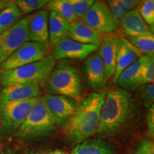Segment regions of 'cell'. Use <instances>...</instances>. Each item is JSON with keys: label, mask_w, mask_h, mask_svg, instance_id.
Listing matches in <instances>:
<instances>
[{"label": "cell", "mask_w": 154, "mask_h": 154, "mask_svg": "<svg viewBox=\"0 0 154 154\" xmlns=\"http://www.w3.org/2000/svg\"><path fill=\"white\" fill-rule=\"evenodd\" d=\"M49 14V40L50 44L54 45L68 36L71 23L54 11Z\"/></svg>", "instance_id": "21"}, {"label": "cell", "mask_w": 154, "mask_h": 154, "mask_svg": "<svg viewBox=\"0 0 154 154\" xmlns=\"http://www.w3.org/2000/svg\"><path fill=\"white\" fill-rule=\"evenodd\" d=\"M41 99L40 96L26 101L0 103V126L5 134L19 128L32 110Z\"/></svg>", "instance_id": "6"}, {"label": "cell", "mask_w": 154, "mask_h": 154, "mask_svg": "<svg viewBox=\"0 0 154 154\" xmlns=\"http://www.w3.org/2000/svg\"><path fill=\"white\" fill-rule=\"evenodd\" d=\"M74 14L78 18H82L88 9L93 5L94 0H69Z\"/></svg>", "instance_id": "29"}, {"label": "cell", "mask_w": 154, "mask_h": 154, "mask_svg": "<svg viewBox=\"0 0 154 154\" xmlns=\"http://www.w3.org/2000/svg\"><path fill=\"white\" fill-rule=\"evenodd\" d=\"M45 84L49 94L75 100L82 99L85 89L81 74L69 59H61L56 63Z\"/></svg>", "instance_id": "3"}, {"label": "cell", "mask_w": 154, "mask_h": 154, "mask_svg": "<svg viewBox=\"0 0 154 154\" xmlns=\"http://www.w3.org/2000/svg\"><path fill=\"white\" fill-rule=\"evenodd\" d=\"M68 37L84 44H91L99 47L103 41L101 34L88 26L83 21L77 20L70 24Z\"/></svg>", "instance_id": "17"}, {"label": "cell", "mask_w": 154, "mask_h": 154, "mask_svg": "<svg viewBox=\"0 0 154 154\" xmlns=\"http://www.w3.org/2000/svg\"><path fill=\"white\" fill-rule=\"evenodd\" d=\"M57 125L41 97L32 107L24 122L19 127L16 137L22 140L46 137L54 131Z\"/></svg>", "instance_id": "5"}, {"label": "cell", "mask_w": 154, "mask_h": 154, "mask_svg": "<svg viewBox=\"0 0 154 154\" xmlns=\"http://www.w3.org/2000/svg\"><path fill=\"white\" fill-rule=\"evenodd\" d=\"M143 56V54L137 48L135 47L128 39L125 38H120L117 53L116 71L112 78L113 82H116L119 76L123 71L131 66L132 63L136 62Z\"/></svg>", "instance_id": "14"}, {"label": "cell", "mask_w": 154, "mask_h": 154, "mask_svg": "<svg viewBox=\"0 0 154 154\" xmlns=\"http://www.w3.org/2000/svg\"><path fill=\"white\" fill-rule=\"evenodd\" d=\"M9 2L8 1H0V11L5 9L7 5H9Z\"/></svg>", "instance_id": "33"}, {"label": "cell", "mask_w": 154, "mask_h": 154, "mask_svg": "<svg viewBox=\"0 0 154 154\" xmlns=\"http://www.w3.org/2000/svg\"><path fill=\"white\" fill-rule=\"evenodd\" d=\"M106 93L93 92L77 102L74 115L63 126V133L69 143L79 145L97 132L100 111Z\"/></svg>", "instance_id": "1"}, {"label": "cell", "mask_w": 154, "mask_h": 154, "mask_svg": "<svg viewBox=\"0 0 154 154\" xmlns=\"http://www.w3.org/2000/svg\"><path fill=\"white\" fill-rule=\"evenodd\" d=\"M47 9L50 11L57 13V14L66 19L70 23L78 19L72 10L69 0L49 1L47 5Z\"/></svg>", "instance_id": "23"}, {"label": "cell", "mask_w": 154, "mask_h": 154, "mask_svg": "<svg viewBox=\"0 0 154 154\" xmlns=\"http://www.w3.org/2000/svg\"><path fill=\"white\" fill-rule=\"evenodd\" d=\"M41 93L39 86L15 84L4 87L0 91V103L26 101L38 97Z\"/></svg>", "instance_id": "16"}, {"label": "cell", "mask_w": 154, "mask_h": 154, "mask_svg": "<svg viewBox=\"0 0 154 154\" xmlns=\"http://www.w3.org/2000/svg\"><path fill=\"white\" fill-rule=\"evenodd\" d=\"M72 154H116L112 145L101 138H88L76 146Z\"/></svg>", "instance_id": "20"}, {"label": "cell", "mask_w": 154, "mask_h": 154, "mask_svg": "<svg viewBox=\"0 0 154 154\" xmlns=\"http://www.w3.org/2000/svg\"><path fill=\"white\" fill-rule=\"evenodd\" d=\"M128 41L142 54H154V35L152 33L128 38Z\"/></svg>", "instance_id": "25"}, {"label": "cell", "mask_w": 154, "mask_h": 154, "mask_svg": "<svg viewBox=\"0 0 154 154\" xmlns=\"http://www.w3.org/2000/svg\"><path fill=\"white\" fill-rule=\"evenodd\" d=\"M49 14L47 9H42L30 16L28 24L29 42L48 43Z\"/></svg>", "instance_id": "15"}, {"label": "cell", "mask_w": 154, "mask_h": 154, "mask_svg": "<svg viewBox=\"0 0 154 154\" xmlns=\"http://www.w3.org/2000/svg\"><path fill=\"white\" fill-rule=\"evenodd\" d=\"M42 101L51 113L57 125L63 126L74 115L77 106L75 99L68 96L46 94Z\"/></svg>", "instance_id": "11"}, {"label": "cell", "mask_w": 154, "mask_h": 154, "mask_svg": "<svg viewBox=\"0 0 154 154\" xmlns=\"http://www.w3.org/2000/svg\"><path fill=\"white\" fill-rule=\"evenodd\" d=\"M138 3V1L133 0H111L107 2V5L116 22H119L125 14L134 9Z\"/></svg>", "instance_id": "24"}, {"label": "cell", "mask_w": 154, "mask_h": 154, "mask_svg": "<svg viewBox=\"0 0 154 154\" xmlns=\"http://www.w3.org/2000/svg\"><path fill=\"white\" fill-rule=\"evenodd\" d=\"M0 152H1V149H0Z\"/></svg>", "instance_id": "37"}, {"label": "cell", "mask_w": 154, "mask_h": 154, "mask_svg": "<svg viewBox=\"0 0 154 154\" xmlns=\"http://www.w3.org/2000/svg\"><path fill=\"white\" fill-rule=\"evenodd\" d=\"M47 154H69L66 153V152L61 151V150H54V151H50L49 153H48Z\"/></svg>", "instance_id": "34"}, {"label": "cell", "mask_w": 154, "mask_h": 154, "mask_svg": "<svg viewBox=\"0 0 154 154\" xmlns=\"http://www.w3.org/2000/svg\"><path fill=\"white\" fill-rule=\"evenodd\" d=\"M154 82V54L147 55L146 63L142 71L138 87Z\"/></svg>", "instance_id": "27"}, {"label": "cell", "mask_w": 154, "mask_h": 154, "mask_svg": "<svg viewBox=\"0 0 154 154\" xmlns=\"http://www.w3.org/2000/svg\"><path fill=\"white\" fill-rule=\"evenodd\" d=\"M148 133L151 138H154V103L149 108L147 113Z\"/></svg>", "instance_id": "32"}, {"label": "cell", "mask_w": 154, "mask_h": 154, "mask_svg": "<svg viewBox=\"0 0 154 154\" xmlns=\"http://www.w3.org/2000/svg\"><path fill=\"white\" fill-rule=\"evenodd\" d=\"M147 55H143L136 62L123 71L119 76L117 83L123 89H132L138 87L142 71L145 65Z\"/></svg>", "instance_id": "19"}, {"label": "cell", "mask_w": 154, "mask_h": 154, "mask_svg": "<svg viewBox=\"0 0 154 154\" xmlns=\"http://www.w3.org/2000/svg\"><path fill=\"white\" fill-rule=\"evenodd\" d=\"M133 154H154V138L142 139Z\"/></svg>", "instance_id": "31"}, {"label": "cell", "mask_w": 154, "mask_h": 154, "mask_svg": "<svg viewBox=\"0 0 154 154\" xmlns=\"http://www.w3.org/2000/svg\"><path fill=\"white\" fill-rule=\"evenodd\" d=\"M119 40L120 38L117 35L109 34L103 38V41L99 47V54L104 64L107 79L113 78L115 74Z\"/></svg>", "instance_id": "13"}, {"label": "cell", "mask_w": 154, "mask_h": 154, "mask_svg": "<svg viewBox=\"0 0 154 154\" xmlns=\"http://www.w3.org/2000/svg\"><path fill=\"white\" fill-rule=\"evenodd\" d=\"M29 154H42V153H38V152H36V153H29Z\"/></svg>", "instance_id": "36"}, {"label": "cell", "mask_w": 154, "mask_h": 154, "mask_svg": "<svg viewBox=\"0 0 154 154\" xmlns=\"http://www.w3.org/2000/svg\"><path fill=\"white\" fill-rule=\"evenodd\" d=\"M118 24L120 25L125 34L128 36V38L151 33L137 9H134L128 11L119 20Z\"/></svg>", "instance_id": "18"}, {"label": "cell", "mask_w": 154, "mask_h": 154, "mask_svg": "<svg viewBox=\"0 0 154 154\" xmlns=\"http://www.w3.org/2000/svg\"><path fill=\"white\" fill-rule=\"evenodd\" d=\"M149 28L150 31H151V33L153 34V35H154V22L153 23V24H150V25H149Z\"/></svg>", "instance_id": "35"}, {"label": "cell", "mask_w": 154, "mask_h": 154, "mask_svg": "<svg viewBox=\"0 0 154 154\" xmlns=\"http://www.w3.org/2000/svg\"><path fill=\"white\" fill-rule=\"evenodd\" d=\"M99 47L91 44L79 43L66 36L54 45L51 57L57 61L68 59L84 60L97 51Z\"/></svg>", "instance_id": "12"}, {"label": "cell", "mask_w": 154, "mask_h": 154, "mask_svg": "<svg viewBox=\"0 0 154 154\" xmlns=\"http://www.w3.org/2000/svg\"><path fill=\"white\" fill-rule=\"evenodd\" d=\"M29 17L19 19L9 29L0 34V64L7 60L23 44L29 42Z\"/></svg>", "instance_id": "8"}, {"label": "cell", "mask_w": 154, "mask_h": 154, "mask_svg": "<svg viewBox=\"0 0 154 154\" xmlns=\"http://www.w3.org/2000/svg\"><path fill=\"white\" fill-rule=\"evenodd\" d=\"M131 95L126 90L113 89L106 94L100 111V121L96 134L101 137L113 136L123 126L134 111Z\"/></svg>", "instance_id": "2"}, {"label": "cell", "mask_w": 154, "mask_h": 154, "mask_svg": "<svg viewBox=\"0 0 154 154\" xmlns=\"http://www.w3.org/2000/svg\"><path fill=\"white\" fill-rule=\"evenodd\" d=\"M49 2L47 0H17L14 2L21 14H26L43 8Z\"/></svg>", "instance_id": "26"}, {"label": "cell", "mask_w": 154, "mask_h": 154, "mask_svg": "<svg viewBox=\"0 0 154 154\" xmlns=\"http://www.w3.org/2000/svg\"><path fill=\"white\" fill-rule=\"evenodd\" d=\"M49 43L26 42L0 64V70H9L42 60L47 57Z\"/></svg>", "instance_id": "7"}, {"label": "cell", "mask_w": 154, "mask_h": 154, "mask_svg": "<svg viewBox=\"0 0 154 154\" xmlns=\"http://www.w3.org/2000/svg\"><path fill=\"white\" fill-rule=\"evenodd\" d=\"M139 100L146 108H150L154 103V82L140 86Z\"/></svg>", "instance_id": "28"}, {"label": "cell", "mask_w": 154, "mask_h": 154, "mask_svg": "<svg viewBox=\"0 0 154 154\" xmlns=\"http://www.w3.org/2000/svg\"><path fill=\"white\" fill-rule=\"evenodd\" d=\"M139 13L146 23L149 25L154 22V0H147L142 3Z\"/></svg>", "instance_id": "30"}, {"label": "cell", "mask_w": 154, "mask_h": 154, "mask_svg": "<svg viewBox=\"0 0 154 154\" xmlns=\"http://www.w3.org/2000/svg\"><path fill=\"white\" fill-rule=\"evenodd\" d=\"M56 63L57 60L51 56H47L42 60L18 68L0 70V85L6 87L15 84L33 86L45 84Z\"/></svg>", "instance_id": "4"}, {"label": "cell", "mask_w": 154, "mask_h": 154, "mask_svg": "<svg viewBox=\"0 0 154 154\" xmlns=\"http://www.w3.org/2000/svg\"><path fill=\"white\" fill-rule=\"evenodd\" d=\"M82 79L86 86L94 92H102L106 84L105 67L99 54H91L82 64Z\"/></svg>", "instance_id": "10"}, {"label": "cell", "mask_w": 154, "mask_h": 154, "mask_svg": "<svg viewBox=\"0 0 154 154\" xmlns=\"http://www.w3.org/2000/svg\"><path fill=\"white\" fill-rule=\"evenodd\" d=\"M82 21L100 34L112 33L119 26L107 4L100 1L94 2Z\"/></svg>", "instance_id": "9"}, {"label": "cell", "mask_w": 154, "mask_h": 154, "mask_svg": "<svg viewBox=\"0 0 154 154\" xmlns=\"http://www.w3.org/2000/svg\"><path fill=\"white\" fill-rule=\"evenodd\" d=\"M21 13L14 2L9 5L0 11V34L9 29L13 25L19 22Z\"/></svg>", "instance_id": "22"}]
</instances>
